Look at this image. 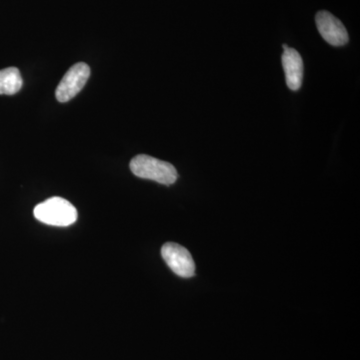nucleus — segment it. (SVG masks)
I'll return each mask as SVG.
<instances>
[{
    "label": "nucleus",
    "mask_w": 360,
    "mask_h": 360,
    "mask_svg": "<svg viewBox=\"0 0 360 360\" xmlns=\"http://www.w3.org/2000/svg\"><path fill=\"white\" fill-rule=\"evenodd\" d=\"M22 84V77L18 68H7L0 70V96H13L20 91Z\"/></svg>",
    "instance_id": "nucleus-7"
},
{
    "label": "nucleus",
    "mask_w": 360,
    "mask_h": 360,
    "mask_svg": "<svg viewBox=\"0 0 360 360\" xmlns=\"http://www.w3.org/2000/svg\"><path fill=\"white\" fill-rule=\"evenodd\" d=\"M35 219L42 224L53 226H70L77 219V210L70 201L61 198H51L35 206Z\"/></svg>",
    "instance_id": "nucleus-2"
},
{
    "label": "nucleus",
    "mask_w": 360,
    "mask_h": 360,
    "mask_svg": "<svg viewBox=\"0 0 360 360\" xmlns=\"http://www.w3.org/2000/svg\"><path fill=\"white\" fill-rule=\"evenodd\" d=\"M129 167L135 176L153 180L165 186H172L179 176L174 165L146 155L135 156L130 161Z\"/></svg>",
    "instance_id": "nucleus-1"
},
{
    "label": "nucleus",
    "mask_w": 360,
    "mask_h": 360,
    "mask_svg": "<svg viewBox=\"0 0 360 360\" xmlns=\"http://www.w3.org/2000/svg\"><path fill=\"white\" fill-rule=\"evenodd\" d=\"M90 77V68L86 63H78L66 71L56 89V96L59 103H68L77 96Z\"/></svg>",
    "instance_id": "nucleus-3"
},
{
    "label": "nucleus",
    "mask_w": 360,
    "mask_h": 360,
    "mask_svg": "<svg viewBox=\"0 0 360 360\" xmlns=\"http://www.w3.org/2000/svg\"><path fill=\"white\" fill-rule=\"evenodd\" d=\"M316 26L322 39L333 46H343L349 37L342 22L328 11H319L315 16Z\"/></svg>",
    "instance_id": "nucleus-5"
},
{
    "label": "nucleus",
    "mask_w": 360,
    "mask_h": 360,
    "mask_svg": "<svg viewBox=\"0 0 360 360\" xmlns=\"http://www.w3.org/2000/svg\"><path fill=\"white\" fill-rule=\"evenodd\" d=\"M161 255L175 274L189 278L195 274V264L191 252L177 243H167L161 248Z\"/></svg>",
    "instance_id": "nucleus-4"
},
{
    "label": "nucleus",
    "mask_w": 360,
    "mask_h": 360,
    "mask_svg": "<svg viewBox=\"0 0 360 360\" xmlns=\"http://www.w3.org/2000/svg\"><path fill=\"white\" fill-rule=\"evenodd\" d=\"M283 51L281 60L285 72L286 84L288 89L296 91L302 84L303 60L297 51L286 44H283Z\"/></svg>",
    "instance_id": "nucleus-6"
}]
</instances>
